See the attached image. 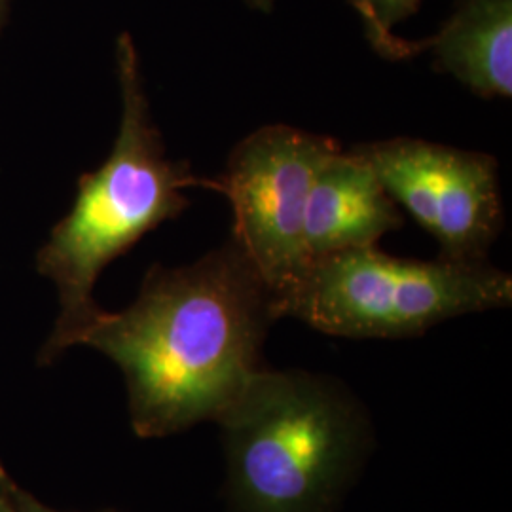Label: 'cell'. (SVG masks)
Listing matches in <instances>:
<instances>
[{"label":"cell","mask_w":512,"mask_h":512,"mask_svg":"<svg viewBox=\"0 0 512 512\" xmlns=\"http://www.w3.org/2000/svg\"><path fill=\"white\" fill-rule=\"evenodd\" d=\"M351 150L374 169L393 202L439 241V258L488 260L505 224L494 156L406 137Z\"/></svg>","instance_id":"cell-6"},{"label":"cell","mask_w":512,"mask_h":512,"mask_svg":"<svg viewBox=\"0 0 512 512\" xmlns=\"http://www.w3.org/2000/svg\"><path fill=\"white\" fill-rule=\"evenodd\" d=\"M0 512H12L8 492H6V469L2 463H0Z\"/></svg>","instance_id":"cell-11"},{"label":"cell","mask_w":512,"mask_h":512,"mask_svg":"<svg viewBox=\"0 0 512 512\" xmlns=\"http://www.w3.org/2000/svg\"><path fill=\"white\" fill-rule=\"evenodd\" d=\"M403 226L401 207L387 194L374 169L351 148H338L321 164L311 184L304 220L308 262L378 245Z\"/></svg>","instance_id":"cell-7"},{"label":"cell","mask_w":512,"mask_h":512,"mask_svg":"<svg viewBox=\"0 0 512 512\" xmlns=\"http://www.w3.org/2000/svg\"><path fill=\"white\" fill-rule=\"evenodd\" d=\"M275 321L274 287L230 239L188 266L154 264L128 308L101 310L80 346L120 368L133 433L164 439L219 420L264 368Z\"/></svg>","instance_id":"cell-1"},{"label":"cell","mask_w":512,"mask_h":512,"mask_svg":"<svg viewBox=\"0 0 512 512\" xmlns=\"http://www.w3.org/2000/svg\"><path fill=\"white\" fill-rule=\"evenodd\" d=\"M340 143L289 126H266L232 150L226 169L209 179L230 202L232 241L277 291L306 262L304 220L311 184Z\"/></svg>","instance_id":"cell-5"},{"label":"cell","mask_w":512,"mask_h":512,"mask_svg":"<svg viewBox=\"0 0 512 512\" xmlns=\"http://www.w3.org/2000/svg\"><path fill=\"white\" fill-rule=\"evenodd\" d=\"M122 90V120L109 158L78 179L73 209L59 220L37 255L38 274L57 289L59 313L38 353V365L55 363L80 346L103 308L93 289L118 256L167 220L181 217L190 200L184 190L209 186L188 162L171 160L160 129L152 122L139 55L128 35L116 46Z\"/></svg>","instance_id":"cell-2"},{"label":"cell","mask_w":512,"mask_h":512,"mask_svg":"<svg viewBox=\"0 0 512 512\" xmlns=\"http://www.w3.org/2000/svg\"><path fill=\"white\" fill-rule=\"evenodd\" d=\"M251 8H255V10H262V12H272V8H274L275 0H245Z\"/></svg>","instance_id":"cell-12"},{"label":"cell","mask_w":512,"mask_h":512,"mask_svg":"<svg viewBox=\"0 0 512 512\" xmlns=\"http://www.w3.org/2000/svg\"><path fill=\"white\" fill-rule=\"evenodd\" d=\"M439 73L482 99L512 97V0H458L435 37L418 40Z\"/></svg>","instance_id":"cell-8"},{"label":"cell","mask_w":512,"mask_h":512,"mask_svg":"<svg viewBox=\"0 0 512 512\" xmlns=\"http://www.w3.org/2000/svg\"><path fill=\"white\" fill-rule=\"evenodd\" d=\"M423 0H349L365 21L366 38L385 59L421 54L420 44L393 35V27L420 10Z\"/></svg>","instance_id":"cell-9"},{"label":"cell","mask_w":512,"mask_h":512,"mask_svg":"<svg viewBox=\"0 0 512 512\" xmlns=\"http://www.w3.org/2000/svg\"><path fill=\"white\" fill-rule=\"evenodd\" d=\"M6 492H8V501H10V511L12 512H63L55 511L52 507L44 505L38 497L27 492L25 488H21L8 471H6Z\"/></svg>","instance_id":"cell-10"},{"label":"cell","mask_w":512,"mask_h":512,"mask_svg":"<svg viewBox=\"0 0 512 512\" xmlns=\"http://www.w3.org/2000/svg\"><path fill=\"white\" fill-rule=\"evenodd\" d=\"M6 12H8V0H0V27L6 19Z\"/></svg>","instance_id":"cell-13"},{"label":"cell","mask_w":512,"mask_h":512,"mask_svg":"<svg viewBox=\"0 0 512 512\" xmlns=\"http://www.w3.org/2000/svg\"><path fill=\"white\" fill-rule=\"evenodd\" d=\"M511 304V275L488 260L397 258L378 245L313 258L275 291L279 319L353 340L418 338L448 319Z\"/></svg>","instance_id":"cell-4"},{"label":"cell","mask_w":512,"mask_h":512,"mask_svg":"<svg viewBox=\"0 0 512 512\" xmlns=\"http://www.w3.org/2000/svg\"><path fill=\"white\" fill-rule=\"evenodd\" d=\"M215 423L234 512H336L374 448L359 397L306 370L260 368Z\"/></svg>","instance_id":"cell-3"}]
</instances>
